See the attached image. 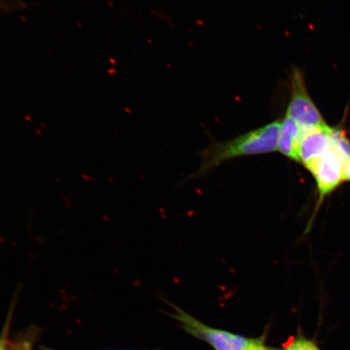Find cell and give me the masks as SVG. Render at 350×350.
I'll return each mask as SVG.
<instances>
[{"mask_svg": "<svg viewBox=\"0 0 350 350\" xmlns=\"http://www.w3.org/2000/svg\"><path fill=\"white\" fill-rule=\"evenodd\" d=\"M332 129L327 125L312 129H301L299 146V163L308 169L325 154L331 147Z\"/></svg>", "mask_w": 350, "mask_h": 350, "instance_id": "5", "label": "cell"}, {"mask_svg": "<svg viewBox=\"0 0 350 350\" xmlns=\"http://www.w3.org/2000/svg\"><path fill=\"white\" fill-rule=\"evenodd\" d=\"M269 349H267L265 345L264 342L260 339L258 342L254 345H252V347L246 349V350H269Z\"/></svg>", "mask_w": 350, "mask_h": 350, "instance_id": "10", "label": "cell"}, {"mask_svg": "<svg viewBox=\"0 0 350 350\" xmlns=\"http://www.w3.org/2000/svg\"><path fill=\"white\" fill-rule=\"evenodd\" d=\"M345 161L330 147L321 159L309 166L308 170L316 179L321 200L345 181Z\"/></svg>", "mask_w": 350, "mask_h": 350, "instance_id": "4", "label": "cell"}, {"mask_svg": "<svg viewBox=\"0 0 350 350\" xmlns=\"http://www.w3.org/2000/svg\"><path fill=\"white\" fill-rule=\"evenodd\" d=\"M8 325L6 326V329L3 330L1 336H0V350H12V343L8 340Z\"/></svg>", "mask_w": 350, "mask_h": 350, "instance_id": "9", "label": "cell"}, {"mask_svg": "<svg viewBox=\"0 0 350 350\" xmlns=\"http://www.w3.org/2000/svg\"><path fill=\"white\" fill-rule=\"evenodd\" d=\"M301 129L286 116L282 120L278 135V150L284 156L295 161H299V146Z\"/></svg>", "mask_w": 350, "mask_h": 350, "instance_id": "6", "label": "cell"}, {"mask_svg": "<svg viewBox=\"0 0 350 350\" xmlns=\"http://www.w3.org/2000/svg\"><path fill=\"white\" fill-rule=\"evenodd\" d=\"M174 310L172 317L181 323L183 329L195 338L206 341L215 350H246L260 340L216 329L205 325L178 308L174 306Z\"/></svg>", "mask_w": 350, "mask_h": 350, "instance_id": "2", "label": "cell"}, {"mask_svg": "<svg viewBox=\"0 0 350 350\" xmlns=\"http://www.w3.org/2000/svg\"><path fill=\"white\" fill-rule=\"evenodd\" d=\"M281 124L282 120H275L229 141L210 144L201 152V165L196 175L207 173L237 157L277 151Z\"/></svg>", "mask_w": 350, "mask_h": 350, "instance_id": "1", "label": "cell"}, {"mask_svg": "<svg viewBox=\"0 0 350 350\" xmlns=\"http://www.w3.org/2000/svg\"><path fill=\"white\" fill-rule=\"evenodd\" d=\"M286 116L294 120L301 129L318 128L327 125L316 105L306 90L304 78L300 70L295 69L291 77V98Z\"/></svg>", "mask_w": 350, "mask_h": 350, "instance_id": "3", "label": "cell"}, {"mask_svg": "<svg viewBox=\"0 0 350 350\" xmlns=\"http://www.w3.org/2000/svg\"><path fill=\"white\" fill-rule=\"evenodd\" d=\"M344 179L345 181L350 182V161L345 166Z\"/></svg>", "mask_w": 350, "mask_h": 350, "instance_id": "11", "label": "cell"}, {"mask_svg": "<svg viewBox=\"0 0 350 350\" xmlns=\"http://www.w3.org/2000/svg\"><path fill=\"white\" fill-rule=\"evenodd\" d=\"M331 147L345 161V163L350 161V144L345 137L342 131L332 129Z\"/></svg>", "mask_w": 350, "mask_h": 350, "instance_id": "7", "label": "cell"}, {"mask_svg": "<svg viewBox=\"0 0 350 350\" xmlns=\"http://www.w3.org/2000/svg\"><path fill=\"white\" fill-rule=\"evenodd\" d=\"M283 350H319L312 341L304 338H293L290 342L284 345Z\"/></svg>", "mask_w": 350, "mask_h": 350, "instance_id": "8", "label": "cell"}, {"mask_svg": "<svg viewBox=\"0 0 350 350\" xmlns=\"http://www.w3.org/2000/svg\"><path fill=\"white\" fill-rule=\"evenodd\" d=\"M50 350H52V349H50Z\"/></svg>", "mask_w": 350, "mask_h": 350, "instance_id": "12", "label": "cell"}]
</instances>
